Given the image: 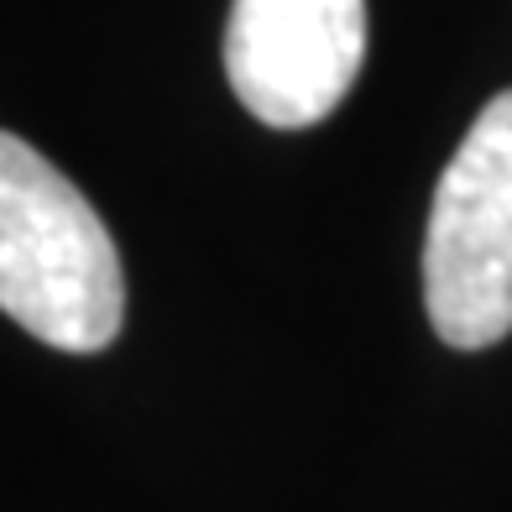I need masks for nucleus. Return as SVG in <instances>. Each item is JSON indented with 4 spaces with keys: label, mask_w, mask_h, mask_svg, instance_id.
Returning <instances> with one entry per match:
<instances>
[{
    "label": "nucleus",
    "mask_w": 512,
    "mask_h": 512,
    "mask_svg": "<svg viewBox=\"0 0 512 512\" xmlns=\"http://www.w3.org/2000/svg\"><path fill=\"white\" fill-rule=\"evenodd\" d=\"M0 309L53 351L121 335L126 277L105 220L37 147L0 131Z\"/></svg>",
    "instance_id": "obj_1"
},
{
    "label": "nucleus",
    "mask_w": 512,
    "mask_h": 512,
    "mask_svg": "<svg viewBox=\"0 0 512 512\" xmlns=\"http://www.w3.org/2000/svg\"><path fill=\"white\" fill-rule=\"evenodd\" d=\"M424 304L434 335L455 351L512 335V89L476 115L434 189Z\"/></svg>",
    "instance_id": "obj_2"
},
{
    "label": "nucleus",
    "mask_w": 512,
    "mask_h": 512,
    "mask_svg": "<svg viewBox=\"0 0 512 512\" xmlns=\"http://www.w3.org/2000/svg\"><path fill=\"white\" fill-rule=\"evenodd\" d=\"M361 0H236L225 32V74L262 126L298 131L324 121L361 74Z\"/></svg>",
    "instance_id": "obj_3"
}]
</instances>
